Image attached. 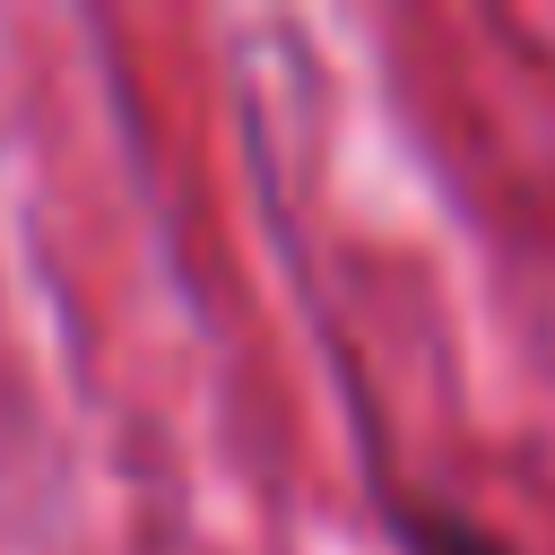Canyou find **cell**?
<instances>
[{
    "instance_id": "1",
    "label": "cell",
    "mask_w": 555,
    "mask_h": 555,
    "mask_svg": "<svg viewBox=\"0 0 555 555\" xmlns=\"http://www.w3.org/2000/svg\"><path fill=\"white\" fill-rule=\"evenodd\" d=\"M390 538H399V555H512L486 520H468L451 503H408V494H390Z\"/></svg>"
}]
</instances>
